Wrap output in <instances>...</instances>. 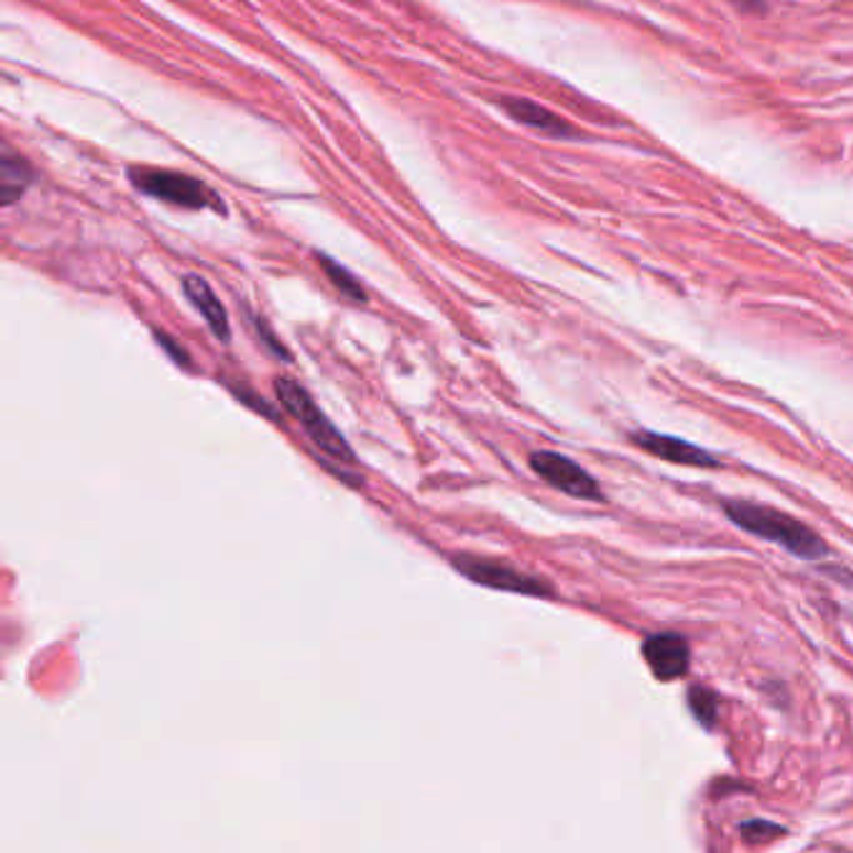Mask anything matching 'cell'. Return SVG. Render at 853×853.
I'll list each match as a JSON object with an SVG mask.
<instances>
[{
	"instance_id": "6da1fadb",
	"label": "cell",
	"mask_w": 853,
	"mask_h": 853,
	"mask_svg": "<svg viewBox=\"0 0 853 853\" xmlns=\"http://www.w3.org/2000/svg\"><path fill=\"white\" fill-rule=\"evenodd\" d=\"M723 511H726V516L736 523L739 528L748 531V534L758 538H766L770 544H778L786 548L788 554L806 558V561H816V558H823L829 554L823 538L816 534L813 528H809L794 516H788L784 511L761 506V503L751 501H726L723 503Z\"/></svg>"
},
{
	"instance_id": "7a4b0ae2",
	"label": "cell",
	"mask_w": 853,
	"mask_h": 853,
	"mask_svg": "<svg viewBox=\"0 0 853 853\" xmlns=\"http://www.w3.org/2000/svg\"><path fill=\"white\" fill-rule=\"evenodd\" d=\"M275 393H278L281 403L286 406L291 416H296L300 420V426L306 428V434L320 451L333 458H341L346 463H353V451L351 446L346 444L341 430L330 424L326 413L316 406V401L310 398V393L303 389V385L283 375V379L275 381Z\"/></svg>"
},
{
	"instance_id": "3957f363",
	"label": "cell",
	"mask_w": 853,
	"mask_h": 853,
	"mask_svg": "<svg viewBox=\"0 0 853 853\" xmlns=\"http://www.w3.org/2000/svg\"><path fill=\"white\" fill-rule=\"evenodd\" d=\"M131 183L138 190H143L145 196L165 200V204L193 210H223V200H220L204 181L186 176V173L163 168H131Z\"/></svg>"
},
{
	"instance_id": "277c9868",
	"label": "cell",
	"mask_w": 853,
	"mask_h": 853,
	"mask_svg": "<svg viewBox=\"0 0 853 853\" xmlns=\"http://www.w3.org/2000/svg\"><path fill=\"white\" fill-rule=\"evenodd\" d=\"M531 468L544 479L546 483L554 485L566 495L581 501H601L603 493L599 489V481L586 471L583 466H578L571 458H566L556 451H536L531 456Z\"/></svg>"
},
{
	"instance_id": "5b68a950",
	"label": "cell",
	"mask_w": 853,
	"mask_h": 853,
	"mask_svg": "<svg viewBox=\"0 0 853 853\" xmlns=\"http://www.w3.org/2000/svg\"><path fill=\"white\" fill-rule=\"evenodd\" d=\"M456 566L461 568V571L471 578V581L491 586V589L528 593V595H548L550 593V589L544 581H538V578H534V576L521 573L511 566L481 561V558H456Z\"/></svg>"
},
{
	"instance_id": "8992f818",
	"label": "cell",
	"mask_w": 853,
	"mask_h": 853,
	"mask_svg": "<svg viewBox=\"0 0 853 853\" xmlns=\"http://www.w3.org/2000/svg\"><path fill=\"white\" fill-rule=\"evenodd\" d=\"M633 444L638 448H644L646 453L660 458V461L676 463V466H693V468H715L721 466L719 458L713 453L703 451V448L688 444L684 438L668 436V434H656V430H638V434L631 436Z\"/></svg>"
},
{
	"instance_id": "52a82bcc",
	"label": "cell",
	"mask_w": 853,
	"mask_h": 853,
	"mask_svg": "<svg viewBox=\"0 0 853 853\" xmlns=\"http://www.w3.org/2000/svg\"><path fill=\"white\" fill-rule=\"evenodd\" d=\"M644 658L660 681L681 678L688 668V646L676 633H656L644 641Z\"/></svg>"
},
{
	"instance_id": "ba28073f",
	"label": "cell",
	"mask_w": 853,
	"mask_h": 853,
	"mask_svg": "<svg viewBox=\"0 0 853 853\" xmlns=\"http://www.w3.org/2000/svg\"><path fill=\"white\" fill-rule=\"evenodd\" d=\"M183 293H186L190 306L206 318V324L210 330H214V336H218L220 341H228V338H231V324H228L223 303L218 300L214 288H210L200 275H186V281H183Z\"/></svg>"
},
{
	"instance_id": "9c48e42d",
	"label": "cell",
	"mask_w": 853,
	"mask_h": 853,
	"mask_svg": "<svg viewBox=\"0 0 853 853\" xmlns=\"http://www.w3.org/2000/svg\"><path fill=\"white\" fill-rule=\"evenodd\" d=\"M499 106L506 110L513 121L534 128V131H540L546 135H556V138L573 135V128L568 125L561 116L550 113L548 108L538 106L528 98H501Z\"/></svg>"
},
{
	"instance_id": "30bf717a",
	"label": "cell",
	"mask_w": 853,
	"mask_h": 853,
	"mask_svg": "<svg viewBox=\"0 0 853 853\" xmlns=\"http://www.w3.org/2000/svg\"><path fill=\"white\" fill-rule=\"evenodd\" d=\"M31 165L21 155H15L11 145H6L3 158H0V200H3V206H13L23 196L25 188L31 186Z\"/></svg>"
},
{
	"instance_id": "8fae6325",
	"label": "cell",
	"mask_w": 853,
	"mask_h": 853,
	"mask_svg": "<svg viewBox=\"0 0 853 853\" xmlns=\"http://www.w3.org/2000/svg\"><path fill=\"white\" fill-rule=\"evenodd\" d=\"M318 259V265L326 271V275L330 278V283L341 291V296L351 298L353 303H365V291L361 288V283H358L351 273H348L343 265H338L336 261H330L328 255L324 253H316Z\"/></svg>"
},
{
	"instance_id": "7c38bea8",
	"label": "cell",
	"mask_w": 853,
	"mask_h": 853,
	"mask_svg": "<svg viewBox=\"0 0 853 853\" xmlns=\"http://www.w3.org/2000/svg\"><path fill=\"white\" fill-rule=\"evenodd\" d=\"M688 706H691L693 715L699 719V723H703L706 729L715 726V715H719V699H715L713 691H709V688H703V686H693L691 691H688Z\"/></svg>"
},
{
	"instance_id": "4fadbf2b",
	"label": "cell",
	"mask_w": 853,
	"mask_h": 853,
	"mask_svg": "<svg viewBox=\"0 0 853 853\" xmlns=\"http://www.w3.org/2000/svg\"><path fill=\"white\" fill-rule=\"evenodd\" d=\"M741 833H743V839H746L748 843H764V841L774 839V836H781L784 829H781V825H774V823H768V821H751V823H743L741 825Z\"/></svg>"
},
{
	"instance_id": "5bb4252c",
	"label": "cell",
	"mask_w": 853,
	"mask_h": 853,
	"mask_svg": "<svg viewBox=\"0 0 853 853\" xmlns=\"http://www.w3.org/2000/svg\"><path fill=\"white\" fill-rule=\"evenodd\" d=\"M155 336H158V343H161L163 348H168V351L173 353V358H176V363H181V365H188L190 358H188V353H186V351H183V348L173 346L168 336H163V333H155Z\"/></svg>"
}]
</instances>
